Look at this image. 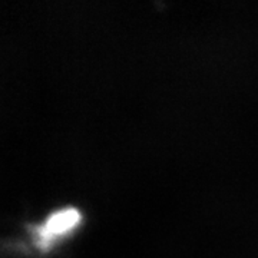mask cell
<instances>
[{
	"label": "cell",
	"mask_w": 258,
	"mask_h": 258,
	"mask_svg": "<svg viewBox=\"0 0 258 258\" xmlns=\"http://www.w3.org/2000/svg\"><path fill=\"white\" fill-rule=\"evenodd\" d=\"M82 221L78 208L68 207L50 214L45 221L33 227V240L39 248L47 249L59 240L68 237Z\"/></svg>",
	"instance_id": "6da1fadb"
}]
</instances>
